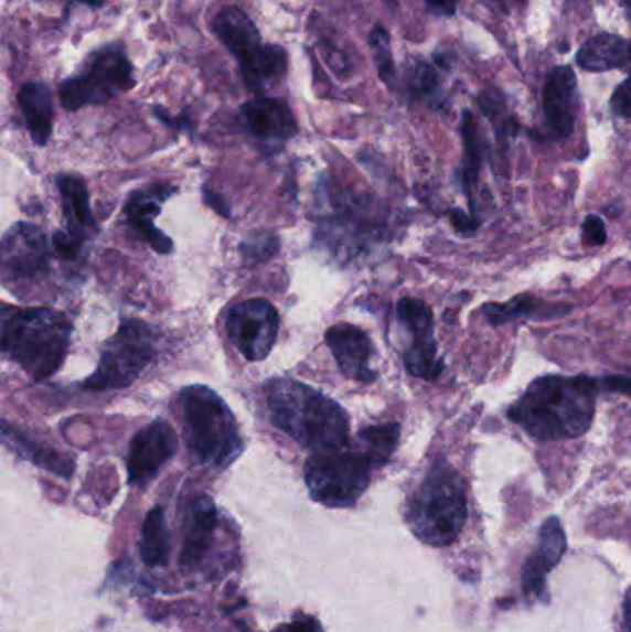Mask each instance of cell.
Here are the masks:
<instances>
[{
    "instance_id": "cell-3",
    "label": "cell",
    "mask_w": 631,
    "mask_h": 632,
    "mask_svg": "<svg viewBox=\"0 0 631 632\" xmlns=\"http://www.w3.org/2000/svg\"><path fill=\"white\" fill-rule=\"evenodd\" d=\"M73 324L46 308L2 309V352L35 382L54 376L69 352Z\"/></svg>"
},
{
    "instance_id": "cell-10",
    "label": "cell",
    "mask_w": 631,
    "mask_h": 632,
    "mask_svg": "<svg viewBox=\"0 0 631 632\" xmlns=\"http://www.w3.org/2000/svg\"><path fill=\"white\" fill-rule=\"evenodd\" d=\"M226 331L245 360L259 363L272 352L280 331V317L267 300H247L229 309Z\"/></svg>"
},
{
    "instance_id": "cell-37",
    "label": "cell",
    "mask_w": 631,
    "mask_h": 632,
    "mask_svg": "<svg viewBox=\"0 0 631 632\" xmlns=\"http://www.w3.org/2000/svg\"><path fill=\"white\" fill-rule=\"evenodd\" d=\"M603 388H608L611 393L628 394L631 396V376H609L603 377L602 382H598Z\"/></svg>"
},
{
    "instance_id": "cell-32",
    "label": "cell",
    "mask_w": 631,
    "mask_h": 632,
    "mask_svg": "<svg viewBox=\"0 0 631 632\" xmlns=\"http://www.w3.org/2000/svg\"><path fill=\"white\" fill-rule=\"evenodd\" d=\"M242 248L243 254H245L248 259L261 261V259H267V257L276 254L278 248H280V243H278L275 235H264V237H259V239L247 240Z\"/></svg>"
},
{
    "instance_id": "cell-29",
    "label": "cell",
    "mask_w": 631,
    "mask_h": 632,
    "mask_svg": "<svg viewBox=\"0 0 631 632\" xmlns=\"http://www.w3.org/2000/svg\"><path fill=\"white\" fill-rule=\"evenodd\" d=\"M313 29H316L317 40H319V45H321L328 67L332 68L333 73L338 76L351 75L352 68H354V62H352V57L349 56L346 46L339 45L338 34H333V30L328 29V26H321V29H319L316 23H313Z\"/></svg>"
},
{
    "instance_id": "cell-21",
    "label": "cell",
    "mask_w": 631,
    "mask_h": 632,
    "mask_svg": "<svg viewBox=\"0 0 631 632\" xmlns=\"http://www.w3.org/2000/svg\"><path fill=\"white\" fill-rule=\"evenodd\" d=\"M565 551V535H563L559 519L550 518L543 525L541 531V544L534 557L530 558L526 577H524V588L528 592H537L543 577L557 565V560Z\"/></svg>"
},
{
    "instance_id": "cell-12",
    "label": "cell",
    "mask_w": 631,
    "mask_h": 632,
    "mask_svg": "<svg viewBox=\"0 0 631 632\" xmlns=\"http://www.w3.org/2000/svg\"><path fill=\"white\" fill-rule=\"evenodd\" d=\"M0 257L4 281H23L46 272L51 263V250L40 226L15 223L2 237Z\"/></svg>"
},
{
    "instance_id": "cell-44",
    "label": "cell",
    "mask_w": 631,
    "mask_h": 632,
    "mask_svg": "<svg viewBox=\"0 0 631 632\" xmlns=\"http://www.w3.org/2000/svg\"><path fill=\"white\" fill-rule=\"evenodd\" d=\"M385 2H387V4H391V7H395V0H385Z\"/></svg>"
},
{
    "instance_id": "cell-23",
    "label": "cell",
    "mask_w": 631,
    "mask_h": 632,
    "mask_svg": "<svg viewBox=\"0 0 631 632\" xmlns=\"http://www.w3.org/2000/svg\"><path fill=\"white\" fill-rule=\"evenodd\" d=\"M4 440L13 442V448L19 451L21 456L26 457L30 461L35 462L38 467L46 468L52 473H57L62 478H71L73 475V461L67 457L60 456L52 448H45L43 444H38L34 440L24 437L15 429H10L7 421H4Z\"/></svg>"
},
{
    "instance_id": "cell-2",
    "label": "cell",
    "mask_w": 631,
    "mask_h": 632,
    "mask_svg": "<svg viewBox=\"0 0 631 632\" xmlns=\"http://www.w3.org/2000/svg\"><path fill=\"white\" fill-rule=\"evenodd\" d=\"M265 394L272 426L306 450L317 453L349 444V415L327 394L289 377L272 379Z\"/></svg>"
},
{
    "instance_id": "cell-33",
    "label": "cell",
    "mask_w": 631,
    "mask_h": 632,
    "mask_svg": "<svg viewBox=\"0 0 631 632\" xmlns=\"http://www.w3.org/2000/svg\"><path fill=\"white\" fill-rule=\"evenodd\" d=\"M82 245H84V240L76 239L75 235H71L69 232L54 234V248L64 259L73 261L81 256Z\"/></svg>"
},
{
    "instance_id": "cell-26",
    "label": "cell",
    "mask_w": 631,
    "mask_h": 632,
    "mask_svg": "<svg viewBox=\"0 0 631 632\" xmlns=\"http://www.w3.org/2000/svg\"><path fill=\"white\" fill-rule=\"evenodd\" d=\"M400 440V426L395 421L379 424L360 431V442L362 450L367 453L374 467H382L389 461V457L395 453L396 446Z\"/></svg>"
},
{
    "instance_id": "cell-31",
    "label": "cell",
    "mask_w": 631,
    "mask_h": 632,
    "mask_svg": "<svg viewBox=\"0 0 631 632\" xmlns=\"http://www.w3.org/2000/svg\"><path fill=\"white\" fill-rule=\"evenodd\" d=\"M480 106H482L483 114L488 115V119L493 122L494 130L499 131L500 139L504 141L505 137L515 133V120L507 115L505 109L504 98L499 92L489 89L480 97Z\"/></svg>"
},
{
    "instance_id": "cell-20",
    "label": "cell",
    "mask_w": 631,
    "mask_h": 632,
    "mask_svg": "<svg viewBox=\"0 0 631 632\" xmlns=\"http://www.w3.org/2000/svg\"><path fill=\"white\" fill-rule=\"evenodd\" d=\"M578 65L591 71L603 73L611 68L624 67L631 60V43L614 34L595 35L581 46L578 52Z\"/></svg>"
},
{
    "instance_id": "cell-8",
    "label": "cell",
    "mask_w": 631,
    "mask_h": 632,
    "mask_svg": "<svg viewBox=\"0 0 631 632\" xmlns=\"http://www.w3.org/2000/svg\"><path fill=\"white\" fill-rule=\"evenodd\" d=\"M373 461L365 451H317L306 462V484L317 503L332 508L356 505L371 481Z\"/></svg>"
},
{
    "instance_id": "cell-36",
    "label": "cell",
    "mask_w": 631,
    "mask_h": 632,
    "mask_svg": "<svg viewBox=\"0 0 631 632\" xmlns=\"http://www.w3.org/2000/svg\"><path fill=\"white\" fill-rule=\"evenodd\" d=\"M275 632H322V626L313 618H299V620H293L291 623L276 629Z\"/></svg>"
},
{
    "instance_id": "cell-19",
    "label": "cell",
    "mask_w": 631,
    "mask_h": 632,
    "mask_svg": "<svg viewBox=\"0 0 631 632\" xmlns=\"http://www.w3.org/2000/svg\"><path fill=\"white\" fill-rule=\"evenodd\" d=\"M18 98L32 141L38 147H45L54 126V100L51 87L46 86L45 82H29L21 87Z\"/></svg>"
},
{
    "instance_id": "cell-16",
    "label": "cell",
    "mask_w": 631,
    "mask_h": 632,
    "mask_svg": "<svg viewBox=\"0 0 631 632\" xmlns=\"http://www.w3.org/2000/svg\"><path fill=\"white\" fill-rule=\"evenodd\" d=\"M172 193H177V188L167 185V183H154L149 188L133 191L125 207L128 224L158 254H171L172 251V240L160 232L154 223L156 217L160 215L161 205L165 204V200Z\"/></svg>"
},
{
    "instance_id": "cell-5",
    "label": "cell",
    "mask_w": 631,
    "mask_h": 632,
    "mask_svg": "<svg viewBox=\"0 0 631 632\" xmlns=\"http://www.w3.org/2000/svg\"><path fill=\"white\" fill-rule=\"evenodd\" d=\"M190 448L196 459L212 468H228L242 456L243 439L236 416L213 388L193 385L182 390Z\"/></svg>"
},
{
    "instance_id": "cell-42",
    "label": "cell",
    "mask_w": 631,
    "mask_h": 632,
    "mask_svg": "<svg viewBox=\"0 0 631 632\" xmlns=\"http://www.w3.org/2000/svg\"><path fill=\"white\" fill-rule=\"evenodd\" d=\"M69 2H76V4H84L87 8H103L106 0H69Z\"/></svg>"
},
{
    "instance_id": "cell-1",
    "label": "cell",
    "mask_w": 631,
    "mask_h": 632,
    "mask_svg": "<svg viewBox=\"0 0 631 632\" xmlns=\"http://www.w3.org/2000/svg\"><path fill=\"white\" fill-rule=\"evenodd\" d=\"M597 393L592 377H537L507 416L537 440L578 439L591 428Z\"/></svg>"
},
{
    "instance_id": "cell-43",
    "label": "cell",
    "mask_w": 631,
    "mask_h": 632,
    "mask_svg": "<svg viewBox=\"0 0 631 632\" xmlns=\"http://www.w3.org/2000/svg\"><path fill=\"white\" fill-rule=\"evenodd\" d=\"M620 7L624 8L628 15L631 18V0H619Z\"/></svg>"
},
{
    "instance_id": "cell-35",
    "label": "cell",
    "mask_w": 631,
    "mask_h": 632,
    "mask_svg": "<svg viewBox=\"0 0 631 632\" xmlns=\"http://www.w3.org/2000/svg\"><path fill=\"white\" fill-rule=\"evenodd\" d=\"M611 109L619 117L631 119V76L622 82L611 97Z\"/></svg>"
},
{
    "instance_id": "cell-38",
    "label": "cell",
    "mask_w": 631,
    "mask_h": 632,
    "mask_svg": "<svg viewBox=\"0 0 631 632\" xmlns=\"http://www.w3.org/2000/svg\"><path fill=\"white\" fill-rule=\"evenodd\" d=\"M450 218H452L453 226H456V229H459V232H463V234L467 235H471L477 232V218H472L471 215H467L466 211L456 210L452 215H450Z\"/></svg>"
},
{
    "instance_id": "cell-25",
    "label": "cell",
    "mask_w": 631,
    "mask_h": 632,
    "mask_svg": "<svg viewBox=\"0 0 631 632\" xmlns=\"http://www.w3.org/2000/svg\"><path fill=\"white\" fill-rule=\"evenodd\" d=\"M463 144H466V163H463V188L471 199V207L474 211V199H472V188L477 185L478 174L483 163V139L480 133L478 120L471 111L463 114Z\"/></svg>"
},
{
    "instance_id": "cell-22",
    "label": "cell",
    "mask_w": 631,
    "mask_h": 632,
    "mask_svg": "<svg viewBox=\"0 0 631 632\" xmlns=\"http://www.w3.org/2000/svg\"><path fill=\"white\" fill-rule=\"evenodd\" d=\"M217 527V511L213 505L212 500L202 497L195 503L193 513L190 516V525H188V533H185L184 542V563H196L204 557L207 547L212 544L213 533Z\"/></svg>"
},
{
    "instance_id": "cell-24",
    "label": "cell",
    "mask_w": 631,
    "mask_h": 632,
    "mask_svg": "<svg viewBox=\"0 0 631 632\" xmlns=\"http://www.w3.org/2000/svg\"><path fill=\"white\" fill-rule=\"evenodd\" d=\"M169 557V533H167L165 511L154 507L147 514L141 533V558L145 565L163 566Z\"/></svg>"
},
{
    "instance_id": "cell-18",
    "label": "cell",
    "mask_w": 631,
    "mask_h": 632,
    "mask_svg": "<svg viewBox=\"0 0 631 632\" xmlns=\"http://www.w3.org/2000/svg\"><path fill=\"white\" fill-rule=\"evenodd\" d=\"M56 183L57 191L62 194V202H64L67 232L81 240H86L89 235L97 234V223L93 217L86 182L76 174H60Z\"/></svg>"
},
{
    "instance_id": "cell-17",
    "label": "cell",
    "mask_w": 631,
    "mask_h": 632,
    "mask_svg": "<svg viewBox=\"0 0 631 632\" xmlns=\"http://www.w3.org/2000/svg\"><path fill=\"white\" fill-rule=\"evenodd\" d=\"M543 109L557 137L573 136L578 111V81L568 65L552 68L543 89Z\"/></svg>"
},
{
    "instance_id": "cell-7",
    "label": "cell",
    "mask_w": 631,
    "mask_h": 632,
    "mask_svg": "<svg viewBox=\"0 0 631 632\" xmlns=\"http://www.w3.org/2000/svg\"><path fill=\"white\" fill-rule=\"evenodd\" d=\"M156 352V333L147 322L122 320L117 333L104 342L97 371L87 377L84 387L93 393L130 387L154 361Z\"/></svg>"
},
{
    "instance_id": "cell-39",
    "label": "cell",
    "mask_w": 631,
    "mask_h": 632,
    "mask_svg": "<svg viewBox=\"0 0 631 632\" xmlns=\"http://www.w3.org/2000/svg\"><path fill=\"white\" fill-rule=\"evenodd\" d=\"M204 200H206V204L213 210L217 211L218 215H223V217H229V207L224 202L223 196L221 194H215L213 191H207L204 189Z\"/></svg>"
},
{
    "instance_id": "cell-28",
    "label": "cell",
    "mask_w": 631,
    "mask_h": 632,
    "mask_svg": "<svg viewBox=\"0 0 631 632\" xmlns=\"http://www.w3.org/2000/svg\"><path fill=\"white\" fill-rule=\"evenodd\" d=\"M406 92L414 100H423L434 108H439L442 104V87L439 71L434 65L426 62H415L409 68L408 81H406Z\"/></svg>"
},
{
    "instance_id": "cell-6",
    "label": "cell",
    "mask_w": 631,
    "mask_h": 632,
    "mask_svg": "<svg viewBox=\"0 0 631 632\" xmlns=\"http://www.w3.org/2000/svg\"><path fill=\"white\" fill-rule=\"evenodd\" d=\"M213 34L236 57L245 86L253 93L267 92L286 76L287 52L284 46L265 45L258 26L242 8L226 7L212 21Z\"/></svg>"
},
{
    "instance_id": "cell-13",
    "label": "cell",
    "mask_w": 631,
    "mask_h": 632,
    "mask_svg": "<svg viewBox=\"0 0 631 632\" xmlns=\"http://www.w3.org/2000/svg\"><path fill=\"white\" fill-rule=\"evenodd\" d=\"M179 450V437L171 424L165 420H154L145 426L128 451V478L133 486H145L160 473L161 468L171 461Z\"/></svg>"
},
{
    "instance_id": "cell-14",
    "label": "cell",
    "mask_w": 631,
    "mask_h": 632,
    "mask_svg": "<svg viewBox=\"0 0 631 632\" xmlns=\"http://www.w3.org/2000/svg\"><path fill=\"white\" fill-rule=\"evenodd\" d=\"M242 120L248 133L267 149H280L299 131L293 111L280 98L248 100L242 106Z\"/></svg>"
},
{
    "instance_id": "cell-34",
    "label": "cell",
    "mask_w": 631,
    "mask_h": 632,
    "mask_svg": "<svg viewBox=\"0 0 631 632\" xmlns=\"http://www.w3.org/2000/svg\"><path fill=\"white\" fill-rule=\"evenodd\" d=\"M581 235H584V240L587 245L598 246L603 245L608 240V232H606V224H603L602 218L587 217L581 224Z\"/></svg>"
},
{
    "instance_id": "cell-4",
    "label": "cell",
    "mask_w": 631,
    "mask_h": 632,
    "mask_svg": "<svg viewBox=\"0 0 631 632\" xmlns=\"http://www.w3.org/2000/svg\"><path fill=\"white\" fill-rule=\"evenodd\" d=\"M467 518L466 481L447 461L436 462L409 496V527L428 546L447 547L458 540Z\"/></svg>"
},
{
    "instance_id": "cell-45",
    "label": "cell",
    "mask_w": 631,
    "mask_h": 632,
    "mask_svg": "<svg viewBox=\"0 0 631 632\" xmlns=\"http://www.w3.org/2000/svg\"><path fill=\"white\" fill-rule=\"evenodd\" d=\"M630 63H631V60H630Z\"/></svg>"
},
{
    "instance_id": "cell-41",
    "label": "cell",
    "mask_w": 631,
    "mask_h": 632,
    "mask_svg": "<svg viewBox=\"0 0 631 632\" xmlns=\"http://www.w3.org/2000/svg\"><path fill=\"white\" fill-rule=\"evenodd\" d=\"M624 625H625V631L631 632V590L630 593H628V598H625Z\"/></svg>"
},
{
    "instance_id": "cell-27",
    "label": "cell",
    "mask_w": 631,
    "mask_h": 632,
    "mask_svg": "<svg viewBox=\"0 0 631 632\" xmlns=\"http://www.w3.org/2000/svg\"><path fill=\"white\" fill-rule=\"evenodd\" d=\"M485 319L493 325L505 324L510 320L518 317H528V314H557V306H548L543 300L532 297V294H521L505 303H488L483 308Z\"/></svg>"
},
{
    "instance_id": "cell-15",
    "label": "cell",
    "mask_w": 631,
    "mask_h": 632,
    "mask_svg": "<svg viewBox=\"0 0 631 632\" xmlns=\"http://www.w3.org/2000/svg\"><path fill=\"white\" fill-rule=\"evenodd\" d=\"M327 342L343 376L360 383H373L378 377V372L371 366L373 341L365 331L352 324L332 325L327 331Z\"/></svg>"
},
{
    "instance_id": "cell-30",
    "label": "cell",
    "mask_w": 631,
    "mask_h": 632,
    "mask_svg": "<svg viewBox=\"0 0 631 632\" xmlns=\"http://www.w3.org/2000/svg\"><path fill=\"white\" fill-rule=\"evenodd\" d=\"M368 43L373 49L374 63L378 68L379 78L393 89L396 86V67L393 51H391L389 32L382 24H376L368 35Z\"/></svg>"
},
{
    "instance_id": "cell-9",
    "label": "cell",
    "mask_w": 631,
    "mask_h": 632,
    "mask_svg": "<svg viewBox=\"0 0 631 632\" xmlns=\"http://www.w3.org/2000/svg\"><path fill=\"white\" fill-rule=\"evenodd\" d=\"M133 86V63L121 43H111L93 52L81 75L60 86V103L67 111H78L109 103Z\"/></svg>"
},
{
    "instance_id": "cell-11",
    "label": "cell",
    "mask_w": 631,
    "mask_h": 632,
    "mask_svg": "<svg viewBox=\"0 0 631 632\" xmlns=\"http://www.w3.org/2000/svg\"><path fill=\"white\" fill-rule=\"evenodd\" d=\"M396 314L402 328L408 331L409 346L404 352V365L411 376L420 379H437L441 376V357L437 354L434 335V313L430 306L415 298H402L396 306Z\"/></svg>"
},
{
    "instance_id": "cell-40",
    "label": "cell",
    "mask_w": 631,
    "mask_h": 632,
    "mask_svg": "<svg viewBox=\"0 0 631 632\" xmlns=\"http://www.w3.org/2000/svg\"><path fill=\"white\" fill-rule=\"evenodd\" d=\"M426 4L441 15H453L458 8V0H426Z\"/></svg>"
}]
</instances>
